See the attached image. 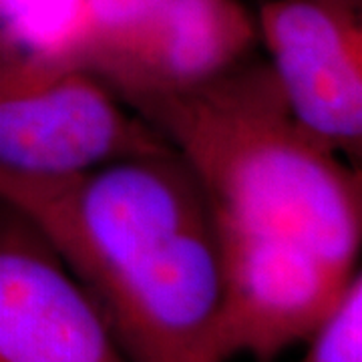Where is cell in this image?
<instances>
[{"label":"cell","instance_id":"6da1fadb","mask_svg":"<svg viewBox=\"0 0 362 362\" xmlns=\"http://www.w3.org/2000/svg\"><path fill=\"white\" fill-rule=\"evenodd\" d=\"M0 199L51 242L129 362H226L214 207L173 149L66 175L0 169Z\"/></svg>","mask_w":362,"mask_h":362},{"label":"cell","instance_id":"7a4b0ae2","mask_svg":"<svg viewBox=\"0 0 362 362\" xmlns=\"http://www.w3.org/2000/svg\"><path fill=\"white\" fill-rule=\"evenodd\" d=\"M127 107L185 161L218 214L358 268L362 169L298 121L258 51L204 85Z\"/></svg>","mask_w":362,"mask_h":362},{"label":"cell","instance_id":"3957f363","mask_svg":"<svg viewBox=\"0 0 362 362\" xmlns=\"http://www.w3.org/2000/svg\"><path fill=\"white\" fill-rule=\"evenodd\" d=\"M171 149L49 37L0 23V169L66 175Z\"/></svg>","mask_w":362,"mask_h":362},{"label":"cell","instance_id":"277c9868","mask_svg":"<svg viewBox=\"0 0 362 362\" xmlns=\"http://www.w3.org/2000/svg\"><path fill=\"white\" fill-rule=\"evenodd\" d=\"M214 220L221 262V356L274 362L310 337L358 268H344L294 238L216 209Z\"/></svg>","mask_w":362,"mask_h":362},{"label":"cell","instance_id":"5b68a950","mask_svg":"<svg viewBox=\"0 0 362 362\" xmlns=\"http://www.w3.org/2000/svg\"><path fill=\"white\" fill-rule=\"evenodd\" d=\"M252 13L292 113L361 168L362 0H266Z\"/></svg>","mask_w":362,"mask_h":362},{"label":"cell","instance_id":"8992f818","mask_svg":"<svg viewBox=\"0 0 362 362\" xmlns=\"http://www.w3.org/2000/svg\"><path fill=\"white\" fill-rule=\"evenodd\" d=\"M0 362H129L51 242L2 199Z\"/></svg>","mask_w":362,"mask_h":362},{"label":"cell","instance_id":"52a82bcc","mask_svg":"<svg viewBox=\"0 0 362 362\" xmlns=\"http://www.w3.org/2000/svg\"><path fill=\"white\" fill-rule=\"evenodd\" d=\"M256 18L242 0H169L129 65L105 83L127 105L204 85L258 49Z\"/></svg>","mask_w":362,"mask_h":362},{"label":"cell","instance_id":"ba28073f","mask_svg":"<svg viewBox=\"0 0 362 362\" xmlns=\"http://www.w3.org/2000/svg\"><path fill=\"white\" fill-rule=\"evenodd\" d=\"M302 362H362V276L354 274L328 316L306 338Z\"/></svg>","mask_w":362,"mask_h":362},{"label":"cell","instance_id":"9c48e42d","mask_svg":"<svg viewBox=\"0 0 362 362\" xmlns=\"http://www.w3.org/2000/svg\"><path fill=\"white\" fill-rule=\"evenodd\" d=\"M4 2H6V0H0V16L4 14V8H6V4H4ZM0 23H2V21H0Z\"/></svg>","mask_w":362,"mask_h":362},{"label":"cell","instance_id":"30bf717a","mask_svg":"<svg viewBox=\"0 0 362 362\" xmlns=\"http://www.w3.org/2000/svg\"><path fill=\"white\" fill-rule=\"evenodd\" d=\"M242 2H246V0H242ZM250 2H254V4H252V6H254V8H256V6H258V4H262V2H266V0H250Z\"/></svg>","mask_w":362,"mask_h":362}]
</instances>
